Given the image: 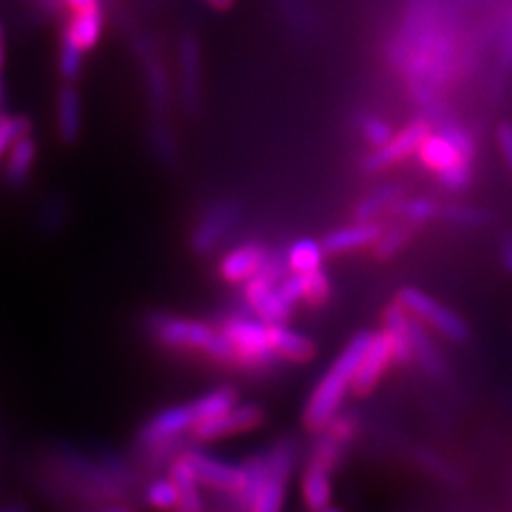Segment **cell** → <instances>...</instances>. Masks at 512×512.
<instances>
[{"mask_svg": "<svg viewBox=\"0 0 512 512\" xmlns=\"http://www.w3.org/2000/svg\"><path fill=\"white\" fill-rule=\"evenodd\" d=\"M384 56L429 122L448 111L444 94L463 75L470 56L451 0H404L402 20L384 45Z\"/></svg>", "mask_w": 512, "mask_h": 512, "instance_id": "1", "label": "cell"}, {"mask_svg": "<svg viewBox=\"0 0 512 512\" xmlns=\"http://www.w3.org/2000/svg\"><path fill=\"white\" fill-rule=\"evenodd\" d=\"M370 340L372 331H359L357 335H352L344 350L316 382L308 404L303 408V425L310 431L325 429L342 412L344 399L348 393H352V380H355L357 367Z\"/></svg>", "mask_w": 512, "mask_h": 512, "instance_id": "2", "label": "cell"}, {"mask_svg": "<svg viewBox=\"0 0 512 512\" xmlns=\"http://www.w3.org/2000/svg\"><path fill=\"white\" fill-rule=\"evenodd\" d=\"M146 327L158 346L175 352H197L216 363L235 367L233 348L218 325L199 318L156 312L148 318Z\"/></svg>", "mask_w": 512, "mask_h": 512, "instance_id": "3", "label": "cell"}, {"mask_svg": "<svg viewBox=\"0 0 512 512\" xmlns=\"http://www.w3.org/2000/svg\"><path fill=\"white\" fill-rule=\"evenodd\" d=\"M218 327L233 348L237 370L267 372L276 365L278 357L269 344L267 323L261 318L233 312L222 316Z\"/></svg>", "mask_w": 512, "mask_h": 512, "instance_id": "4", "label": "cell"}, {"mask_svg": "<svg viewBox=\"0 0 512 512\" xmlns=\"http://www.w3.org/2000/svg\"><path fill=\"white\" fill-rule=\"evenodd\" d=\"M263 470L250 493L248 512H284L288 480L295 468L293 440H278L263 448Z\"/></svg>", "mask_w": 512, "mask_h": 512, "instance_id": "5", "label": "cell"}, {"mask_svg": "<svg viewBox=\"0 0 512 512\" xmlns=\"http://www.w3.org/2000/svg\"><path fill=\"white\" fill-rule=\"evenodd\" d=\"M395 301L410 316L421 320V323L431 333L440 335V338H444L448 342H455V344H461L468 340L470 325L466 323V320H463L455 310L444 306V303H440L438 299L421 291V288L402 286L395 295Z\"/></svg>", "mask_w": 512, "mask_h": 512, "instance_id": "6", "label": "cell"}, {"mask_svg": "<svg viewBox=\"0 0 512 512\" xmlns=\"http://www.w3.org/2000/svg\"><path fill=\"white\" fill-rule=\"evenodd\" d=\"M182 455L190 463V468L195 470L199 483L205 489H210L212 493L235 495L237 500L242 498V491L246 485L244 463H231L218 455L203 451L199 446H186Z\"/></svg>", "mask_w": 512, "mask_h": 512, "instance_id": "7", "label": "cell"}, {"mask_svg": "<svg viewBox=\"0 0 512 512\" xmlns=\"http://www.w3.org/2000/svg\"><path fill=\"white\" fill-rule=\"evenodd\" d=\"M242 214V205L233 199H222L212 203L201 214L195 229L190 233V250L199 256L216 252L235 231L239 220H242Z\"/></svg>", "mask_w": 512, "mask_h": 512, "instance_id": "8", "label": "cell"}, {"mask_svg": "<svg viewBox=\"0 0 512 512\" xmlns=\"http://www.w3.org/2000/svg\"><path fill=\"white\" fill-rule=\"evenodd\" d=\"M431 122L423 116L419 120H412L406 126L393 133V137L382 143L378 148H372V152L361 160V167L365 173H380L387 171L399 163H404L406 158L416 154L421 141L429 135Z\"/></svg>", "mask_w": 512, "mask_h": 512, "instance_id": "9", "label": "cell"}, {"mask_svg": "<svg viewBox=\"0 0 512 512\" xmlns=\"http://www.w3.org/2000/svg\"><path fill=\"white\" fill-rule=\"evenodd\" d=\"M197 421V410L192 402L163 408L141 425L137 434V446L141 451H146V448H152L156 444L184 440V436L190 434Z\"/></svg>", "mask_w": 512, "mask_h": 512, "instance_id": "10", "label": "cell"}, {"mask_svg": "<svg viewBox=\"0 0 512 512\" xmlns=\"http://www.w3.org/2000/svg\"><path fill=\"white\" fill-rule=\"evenodd\" d=\"M263 421H265V410L259 404L239 402L227 412L214 416V419L197 423L192 427L190 436L195 442L207 444V442H216V440H224L239 434H248V431L259 429Z\"/></svg>", "mask_w": 512, "mask_h": 512, "instance_id": "11", "label": "cell"}, {"mask_svg": "<svg viewBox=\"0 0 512 512\" xmlns=\"http://www.w3.org/2000/svg\"><path fill=\"white\" fill-rule=\"evenodd\" d=\"M357 431H359L357 416L340 412L325 429L316 431L318 438L312 446L308 461L333 474L340 468L346 448L352 444V440H355Z\"/></svg>", "mask_w": 512, "mask_h": 512, "instance_id": "12", "label": "cell"}, {"mask_svg": "<svg viewBox=\"0 0 512 512\" xmlns=\"http://www.w3.org/2000/svg\"><path fill=\"white\" fill-rule=\"evenodd\" d=\"M242 297L248 310L267 325L288 323L295 310L291 303L280 295L278 282L271 280L263 271H259V274L242 284Z\"/></svg>", "mask_w": 512, "mask_h": 512, "instance_id": "13", "label": "cell"}, {"mask_svg": "<svg viewBox=\"0 0 512 512\" xmlns=\"http://www.w3.org/2000/svg\"><path fill=\"white\" fill-rule=\"evenodd\" d=\"M414 156L419 158V163L429 173H434L436 180L448 171L459 167H474L476 163V156L463 152L451 137L438 131L434 126H431L429 135L421 141V146Z\"/></svg>", "mask_w": 512, "mask_h": 512, "instance_id": "14", "label": "cell"}, {"mask_svg": "<svg viewBox=\"0 0 512 512\" xmlns=\"http://www.w3.org/2000/svg\"><path fill=\"white\" fill-rule=\"evenodd\" d=\"M391 365H393L391 342L387 338V333L380 329L378 333H372V340L363 352V359L357 367L355 380H352V395L357 397L372 395Z\"/></svg>", "mask_w": 512, "mask_h": 512, "instance_id": "15", "label": "cell"}, {"mask_svg": "<svg viewBox=\"0 0 512 512\" xmlns=\"http://www.w3.org/2000/svg\"><path fill=\"white\" fill-rule=\"evenodd\" d=\"M269 256V248L261 242L237 244L229 252L222 254L218 263V274L229 284H244L252 276L259 274Z\"/></svg>", "mask_w": 512, "mask_h": 512, "instance_id": "16", "label": "cell"}, {"mask_svg": "<svg viewBox=\"0 0 512 512\" xmlns=\"http://www.w3.org/2000/svg\"><path fill=\"white\" fill-rule=\"evenodd\" d=\"M180 96L186 111H195L201 103V47L195 37L186 35L180 43Z\"/></svg>", "mask_w": 512, "mask_h": 512, "instance_id": "17", "label": "cell"}, {"mask_svg": "<svg viewBox=\"0 0 512 512\" xmlns=\"http://www.w3.org/2000/svg\"><path fill=\"white\" fill-rule=\"evenodd\" d=\"M380 233L382 229L376 222L355 220L352 224H346V227L329 231L323 239H320V242H323L327 254L342 256V254L372 248L378 242Z\"/></svg>", "mask_w": 512, "mask_h": 512, "instance_id": "18", "label": "cell"}, {"mask_svg": "<svg viewBox=\"0 0 512 512\" xmlns=\"http://www.w3.org/2000/svg\"><path fill=\"white\" fill-rule=\"evenodd\" d=\"M408 331H410L414 363L419 365L421 370L431 378H436V380L446 378L448 365H446L442 350L434 342V335H431V331L421 323V320H416L414 316H410Z\"/></svg>", "mask_w": 512, "mask_h": 512, "instance_id": "19", "label": "cell"}, {"mask_svg": "<svg viewBox=\"0 0 512 512\" xmlns=\"http://www.w3.org/2000/svg\"><path fill=\"white\" fill-rule=\"evenodd\" d=\"M267 333L269 344L274 348L278 361L308 363L316 357V342L308 338L306 333L288 327V323L267 325Z\"/></svg>", "mask_w": 512, "mask_h": 512, "instance_id": "20", "label": "cell"}, {"mask_svg": "<svg viewBox=\"0 0 512 512\" xmlns=\"http://www.w3.org/2000/svg\"><path fill=\"white\" fill-rule=\"evenodd\" d=\"M408 325H410V314L402 306H399L397 301L389 303V306L384 308L382 331L387 333V338L391 342L393 365H399V367H406V365L414 363Z\"/></svg>", "mask_w": 512, "mask_h": 512, "instance_id": "21", "label": "cell"}, {"mask_svg": "<svg viewBox=\"0 0 512 512\" xmlns=\"http://www.w3.org/2000/svg\"><path fill=\"white\" fill-rule=\"evenodd\" d=\"M169 476L178 485L180 493L178 506H175L173 512H207V500L201 491L203 485L199 483L195 470L190 468L184 455H178L169 463Z\"/></svg>", "mask_w": 512, "mask_h": 512, "instance_id": "22", "label": "cell"}, {"mask_svg": "<svg viewBox=\"0 0 512 512\" xmlns=\"http://www.w3.org/2000/svg\"><path fill=\"white\" fill-rule=\"evenodd\" d=\"M56 128L62 143H75L82 135V99L69 82L56 94Z\"/></svg>", "mask_w": 512, "mask_h": 512, "instance_id": "23", "label": "cell"}, {"mask_svg": "<svg viewBox=\"0 0 512 512\" xmlns=\"http://www.w3.org/2000/svg\"><path fill=\"white\" fill-rule=\"evenodd\" d=\"M3 160H5V171H3L5 182L13 188L22 186L30 178L32 167H35V160H37V141L32 137V133L15 141Z\"/></svg>", "mask_w": 512, "mask_h": 512, "instance_id": "24", "label": "cell"}, {"mask_svg": "<svg viewBox=\"0 0 512 512\" xmlns=\"http://www.w3.org/2000/svg\"><path fill=\"white\" fill-rule=\"evenodd\" d=\"M299 491H301L303 506H306L310 512L331 506V500H333L331 472L320 466H314V463L308 461L306 470L301 474Z\"/></svg>", "mask_w": 512, "mask_h": 512, "instance_id": "25", "label": "cell"}, {"mask_svg": "<svg viewBox=\"0 0 512 512\" xmlns=\"http://www.w3.org/2000/svg\"><path fill=\"white\" fill-rule=\"evenodd\" d=\"M286 265L291 274H310V271L323 269L325 265V246L323 242L312 237H301L288 246L286 250Z\"/></svg>", "mask_w": 512, "mask_h": 512, "instance_id": "26", "label": "cell"}, {"mask_svg": "<svg viewBox=\"0 0 512 512\" xmlns=\"http://www.w3.org/2000/svg\"><path fill=\"white\" fill-rule=\"evenodd\" d=\"M64 32H67V35L82 47L84 52L92 50V47H96V43L101 41V35H103V9L73 13V18Z\"/></svg>", "mask_w": 512, "mask_h": 512, "instance_id": "27", "label": "cell"}, {"mask_svg": "<svg viewBox=\"0 0 512 512\" xmlns=\"http://www.w3.org/2000/svg\"><path fill=\"white\" fill-rule=\"evenodd\" d=\"M399 197H402V188L395 184H384L376 188L370 195L363 197L357 207H355V220L361 222H376V218L387 212L389 207L399 203Z\"/></svg>", "mask_w": 512, "mask_h": 512, "instance_id": "28", "label": "cell"}, {"mask_svg": "<svg viewBox=\"0 0 512 512\" xmlns=\"http://www.w3.org/2000/svg\"><path fill=\"white\" fill-rule=\"evenodd\" d=\"M143 64H146V88H148L150 105L154 107L156 114H165V111L169 109V101H171L169 75H167L163 64H160L152 56Z\"/></svg>", "mask_w": 512, "mask_h": 512, "instance_id": "29", "label": "cell"}, {"mask_svg": "<svg viewBox=\"0 0 512 512\" xmlns=\"http://www.w3.org/2000/svg\"><path fill=\"white\" fill-rule=\"evenodd\" d=\"M192 404H195L197 410V423H201L207 419H214V416L227 412L229 408L239 404V393L235 387H229L227 384V387H218L199 395L197 399H192Z\"/></svg>", "mask_w": 512, "mask_h": 512, "instance_id": "30", "label": "cell"}, {"mask_svg": "<svg viewBox=\"0 0 512 512\" xmlns=\"http://www.w3.org/2000/svg\"><path fill=\"white\" fill-rule=\"evenodd\" d=\"M491 220L487 210L480 207L466 205V203H451L440 207V222L448 224V227L457 229H483Z\"/></svg>", "mask_w": 512, "mask_h": 512, "instance_id": "31", "label": "cell"}, {"mask_svg": "<svg viewBox=\"0 0 512 512\" xmlns=\"http://www.w3.org/2000/svg\"><path fill=\"white\" fill-rule=\"evenodd\" d=\"M180 493L171 476H156L143 489V502L158 512H173L178 506Z\"/></svg>", "mask_w": 512, "mask_h": 512, "instance_id": "32", "label": "cell"}, {"mask_svg": "<svg viewBox=\"0 0 512 512\" xmlns=\"http://www.w3.org/2000/svg\"><path fill=\"white\" fill-rule=\"evenodd\" d=\"M414 463L427 476L440 480V483H444V485H459L461 483V474L453 466V463H448L444 457H440L434 451H427V448H421V451H414Z\"/></svg>", "mask_w": 512, "mask_h": 512, "instance_id": "33", "label": "cell"}, {"mask_svg": "<svg viewBox=\"0 0 512 512\" xmlns=\"http://www.w3.org/2000/svg\"><path fill=\"white\" fill-rule=\"evenodd\" d=\"M412 239V227L410 224H397V227L382 231L378 242L372 246V254L376 261H391L399 252H404Z\"/></svg>", "mask_w": 512, "mask_h": 512, "instance_id": "34", "label": "cell"}, {"mask_svg": "<svg viewBox=\"0 0 512 512\" xmlns=\"http://www.w3.org/2000/svg\"><path fill=\"white\" fill-rule=\"evenodd\" d=\"M440 203L429 197H416L406 203H397V212L410 227H423V224L440 220Z\"/></svg>", "mask_w": 512, "mask_h": 512, "instance_id": "35", "label": "cell"}, {"mask_svg": "<svg viewBox=\"0 0 512 512\" xmlns=\"http://www.w3.org/2000/svg\"><path fill=\"white\" fill-rule=\"evenodd\" d=\"M510 75H512V5H510V11L504 20V26H502L500 45H498V62H495L491 90L504 88Z\"/></svg>", "mask_w": 512, "mask_h": 512, "instance_id": "36", "label": "cell"}, {"mask_svg": "<svg viewBox=\"0 0 512 512\" xmlns=\"http://www.w3.org/2000/svg\"><path fill=\"white\" fill-rule=\"evenodd\" d=\"M84 69V50L79 47L67 32H62L60 39V54H58V71L64 82L73 84L82 75Z\"/></svg>", "mask_w": 512, "mask_h": 512, "instance_id": "37", "label": "cell"}, {"mask_svg": "<svg viewBox=\"0 0 512 512\" xmlns=\"http://www.w3.org/2000/svg\"><path fill=\"white\" fill-rule=\"evenodd\" d=\"M301 276H303V303L310 308H323L331 299V291H333L331 278L325 271V267Z\"/></svg>", "mask_w": 512, "mask_h": 512, "instance_id": "38", "label": "cell"}, {"mask_svg": "<svg viewBox=\"0 0 512 512\" xmlns=\"http://www.w3.org/2000/svg\"><path fill=\"white\" fill-rule=\"evenodd\" d=\"M359 131H361L363 141L370 148L382 146V143H387L395 133L391 122L387 118L372 114V111H367V114L359 116Z\"/></svg>", "mask_w": 512, "mask_h": 512, "instance_id": "39", "label": "cell"}, {"mask_svg": "<svg viewBox=\"0 0 512 512\" xmlns=\"http://www.w3.org/2000/svg\"><path fill=\"white\" fill-rule=\"evenodd\" d=\"M150 143H152V152L156 154L160 163H165V165L175 163V158H178V141H175L173 131L165 122L156 120L152 124Z\"/></svg>", "mask_w": 512, "mask_h": 512, "instance_id": "40", "label": "cell"}, {"mask_svg": "<svg viewBox=\"0 0 512 512\" xmlns=\"http://www.w3.org/2000/svg\"><path fill=\"white\" fill-rule=\"evenodd\" d=\"M28 133H32V122L26 116H9L7 111L0 114V160L5 158L15 141Z\"/></svg>", "mask_w": 512, "mask_h": 512, "instance_id": "41", "label": "cell"}, {"mask_svg": "<svg viewBox=\"0 0 512 512\" xmlns=\"http://www.w3.org/2000/svg\"><path fill=\"white\" fill-rule=\"evenodd\" d=\"M280 13L284 15V20L291 24L293 30L297 32H308L312 28L314 15L310 7L306 5V0H278Z\"/></svg>", "mask_w": 512, "mask_h": 512, "instance_id": "42", "label": "cell"}, {"mask_svg": "<svg viewBox=\"0 0 512 512\" xmlns=\"http://www.w3.org/2000/svg\"><path fill=\"white\" fill-rule=\"evenodd\" d=\"M495 139H498V148L512 184V122H502L495 131Z\"/></svg>", "mask_w": 512, "mask_h": 512, "instance_id": "43", "label": "cell"}, {"mask_svg": "<svg viewBox=\"0 0 512 512\" xmlns=\"http://www.w3.org/2000/svg\"><path fill=\"white\" fill-rule=\"evenodd\" d=\"M498 256H500V265L504 267L506 274L512 276V231L502 233L500 244H498Z\"/></svg>", "mask_w": 512, "mask_h": 512, "instance_id": "44", "label": "cell"}, {"mask_svg": "<svg viewBox=\"0 0 512 512\" xmlns=\"http://www.w3.org/2000/svg\"><path fill=\"white\" fill-rule=\"evenodd\" d=\"M77 512H137V510L126 502H101V504H94L90 508H82Z\"/></svg>", "mask_w": 512, "mask_h": 512, "instance_id": "45", "label": "cell"}, {"mask_svg": "<svg viewBox=\"0 0 512 512\" xmlns=\"http://www.w3.org/2000/svg\"><path fill=\"white\" fill-rule=\"evenodd\" d=\"M73 13H82V11H92V9H103L101 0H62Z\"/></svg>", "mask_w": 512, "mask_h": 512, "instance_id": "46", "label": "cell"}, {"mask_svg": "<svg viewBox=\"0 0 512 512\" xmlns=\"http://www.w3.org/2000/svg\"><path fill=\"white\" fill-rule=\"evenodd\" d=\"M205 3L218 11H224V9H231L235 0H205Z\"/></svg>", "mask_w": 512, "mask_h": 512, "instance_id": "47", "label": "cell"}, {"mask_svg": "<svg viewBox=\"0 0 512 512\" xmlns=\"http://www.w3.org/2000/svg\"><path fill=\"white\" fill-rule=\"evenodd\" d=\"M3 64H5V30H3V24H0V71H3Z\"/></svg>", "mask_w": 512, "mask_h": 512, "instance_id": "48", "label": "cell"}, {"mask_svg": "<svg viewBox=\"0 0 512 512\" xmlns=\"http://www.w3.org/2000/svg\"><path fill=\"white\" fill-rule=\"evenodd\" d=\"M5 103H7V88L3 77H0V114H5Z\"/></svg>", "mask_w": 512, "mask_h": 512, "instance_id": "49", "label": "cell"}, {"mask_svg": "<svg viewBox=\"0 0 512 512\" xmlns=\"http://www.w3.org/2000/svg\"><path fill=\"white\" fill-rule=\"evenodd\" d=\"M0 512H28V508L24 504H9L0 508Z\"/></svg>", "mask_w": 512, "mask_h": 512, "instance_id": "50", "label": "cell"}, {"mask_svg": "<svg viewBox=\"0 0 512 512\" xmlns=\"http://www.w3.org/2000/svg\"><path fill=\"white\" fill-rule=\"evenodd\" d=\"M314 512H340V510H335V508L327 506V508H323V510H314Z\"/></svg>", "mask_w": 512, "mask_h": 512, "instance_id": "51", "label": "cell"}]
</instances>
